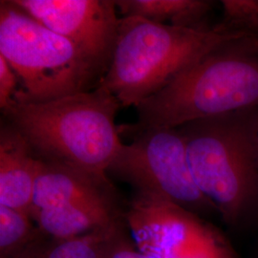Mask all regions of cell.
I'll return each mask as SVG.
<instances>
[{
	"label": "cell",
	"instance_id": "cell-1",
	"mask_svg": "<svg viewBox=\"0 0 258 258\" xmlns=\"http://www.w3.org/2000/svg\"><path fill=\"white\" fill-rule=\"evenodd\" d=\"M131 133L258 109V37L216 47L136 107Z\"/></svg>",
	"mask_w": 258,
	"mask_h": 258
},
{
	"label": "cell",
	"instance_id": "cell-2",
	"mask_svg": "<svg viewBox=\"0 0 258 258\" xmlns=\"http://www.w3.org/2000/svg\"><path fill=\"white\" fill-rule=\"evenodd\" d=\"M254 112L194 120L184 137L194 182L231 229H258V144Z\"/></svg>",
	"mask_w": 258,
	"mask_h": 258
},
{
	"label": "cell",
	"instance_id": "cell-3",
	"mask_svg": "<svg viewBox=\"0 0 258 258\" xmlns=\"http://www.w3.org/2000/svg\"><path fill=\"white\" fill-rule=\"evenodd\" d=\"M249 36L224 22L215 26L176 27L122 17L110 66L100 85L122 107H137L216 47Z\"/></svg>",
	"mask_w": 258,
	"mask_h": 258
},
{
	"label": "cell",
	"instance_id": "cell-4",
	"mask_svg": "<svg viewBox=\"0 0 258 258\" xmlns=\"http://www.w3.org/2000/svg\"><path fill=\"white\" fill-rule=\"evenodd\" d=\"M121 107L101 85L53 101H15L4 113L37 158L106 173L122 143L115 120Z\"/></svg>",
	"mask_w": 258,
	"mask_h": 258
},
{
	"label": "cell",
	"instance_id": "cell-5",
	"mask_svg": "<svg viewBox=\"0 0 258 258\" xmlns=\"http://www.w3.org/2000/svg\"><path fill=\"white\" fill-rule=\"evenodd\" d=\"M0 55L19 79L15 101L49 102L90 91L96 81L102 82L101 76L72 42L11 0L0 4Z\"/></svg>",
	"mask_w": 258,
	"mask_h": 258
},
{
	"label": "cell",
	"instance_id": "cell-6",
	"mask_svg": "<svg viewBox=\"0 0 258 258\" xmlns=\"http://www.w3.org/2000/svg\"><path fill=\"white\" fill-rule=\"evenodd\" d=\"M133 135V142L121 145L107 171L130 184L135 194L166 200L201 217L219 214L194 182L179 129L151 127Z\"/></svg>",
	"mask_w": 258,
	"mask_h": 258
},
{
	"label": "cell",
	"instance_id": "cell-7",
	"mask_svg": "<svg viewBox=\"0 0 258 258\" xmlns=\"http://www.w3.org/2000/svg\"><path fill=\"white\" fill-rule=\"evenodd\" d=\"M123 217L145 258H234L217 229L166 200L135 194Z\"/></svg>",
	"mask_w": 258,
	"mask_h": 258
},
{
	"label": "cell",
	"instance_id": "cell-8",
	"mask_svg": "<svg viewBox=\"0 0 258 258\" xmlns=\"http://www.w3.org/2000/svg\"><path fill=\"white\" fill-rule=\"evenodd\" d=\"M45 27L72 42L103 79L119 28L113 0H11Z\"/></svg>",
	"mask_w": 258,
	"mask_h": 258
},
{
	"label": "cell",
	"instance_id": "cell-9",
	"mask_svg": "<svg viewBox=\"0 0 258 258\" xmlns=\"http://www.w3.org/2000/svg\"><path fill=\"white\" fill-rule=\"evenodd\" d=\"M74 205L120 207V202L106 173L40 160L30 212Z\"/></svg>",
	"mask_w": 258,
	"mask_h": 258
},
{
	"label": "cell",
	"instance_id": "cell-10",
	"mask_svg": "<svg viewBox=\"0 0 258 258\" xmlns=\"http://www.w3.org/2000/svg\"><path fill=\"white\" fill-rule=\"evenodd\" d=\"M40 160L8 121L0 129V205L30 213Z\"/></svg>",
	"mask_w": 258,
	"mask_h": 258
},
{
	"label": "cell",
	"instance_id": "cell-11",
	"mask_svg": "<svg viewBox=\"0 0 258 258\" xmlns=\"http://www.w3.org/2000/svg\"><path fill=\"white\" fill-rule=\"evenodd\" d=\"M123 212L120 207L74 205L41 209L30 214L47 239L66 240L109 228L123 218Z\"/></svg>",
	"mask_w": 258,
	"mask_h": 258
},
{
	"label": "cell",
	"instance_id": "cell-12",
	"mask_svg": "<svg viewBox=\"0 0 258 258\" xmlns=\"http://www.w3.org/2000/svg\"><path fill=\"white\" fill-rule=\"evenodd\" d=\"M123 17H138L176 27L208 26L212 2L207 0H116Z\"/></svg>",
	"mask_w": 258,
	"mask_h": 258
},
{
	"label": "cell",
	"instance_id": "cell-13",
	"mask_svg": "<svg viewBox=\"0 0 258 258\" xmlns=\"http://www.w3.org/2000/svg\"><path fill=\"white\" fill-rule=\"evenodd\" d=\"M28 212L0 205V258H29L47 241Z\"/></svg>",
	"mask_w": 258,
	"mask_h": 258
},
{
	"label": "cell",
	"instance_id": "cell-14",
	"mask_svg": "<svg viewBox=\"0 0 258 258\" xmlns=\"http://www.w3.org/2000/svg\"><path fill=\"white\" fill-rule=\"evenodd\" d=\"M117 223L76 238L48 240L29 258H105L108 238Z\"/></svg>",
	"mask_w": 258,
	"mask_h": 258
},
{
	"label": "cell",
	"instance_id": "cell-15",
	"mask_svg": "<svg viewBox=\"0 0 258 258\" xmlns=\"http://www.w3.org/2000/svg\"><path fill=\"white\" fill-rule=\"evenodd\" d=\"M224 19L228 26L258 36V0H224L222 1Z\"/></svg>",
	"mask_w": 258,
	"mask_h": 258
},
{
	"label": "cell",
	"instance_id": "cell-16",
	"mask_svg": "<svg viewBox=\"0 0 258 258\" xmlns=\"http://www.w3.org/2000/svg\"><path fill=\"white\" fill-rule=\"evenodd\" d=\"M105 258H145L129 232L124 217L111 231Z\"/></svg>",
	"mask_w": 258,
	"mask_h": 258
},
{
	"label": "cell",
	"instance_id": "cell-17",
	"mask_svg": "<svg viewBox=\"0 0 258 258\" xmlns=\"http://www.w3.org/2000/svg\"><path fill=\"white\" fill-rule=\"evenodd\" d=\"M19 91L18 77L6 59L0 55V108L5 112L12 105Z\"/></svg>",
	"mask_w": 258,
	"mask_h": 258
},
{
	"label": "cell",
	"instance_id": "cell-18",
	"mask_svg": "<svg viewBox=\"0 0 258 258\" xmlns=\"http://www.w3.org/2000/svg\"><path fill=\"white\" fill-rule=\"evenodd\" d=\"M254 128H255V134H256L258 144V109L254 112Z\"/></svg>",
	"mask_w": 258,
	"mask_h": 258
},
{
	"label": "cell",
	"instance_id": "cell-19",
	"mask_svg": "<svg viewBox=\"0 0 258 258\" xmlns=\"http://www.w3.org/2000/svg\"><path fill=\"white\" fill-rule=\"evenodd\" d=\"M255 258H258V256H256V257H255Z\"/></svg>",
	"mask_w": 258,
	"mask_h": 258
}]
</instances>
